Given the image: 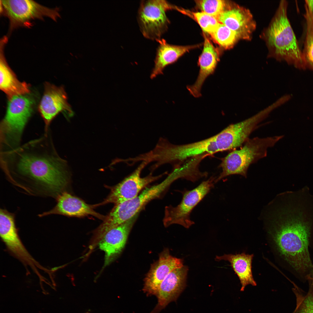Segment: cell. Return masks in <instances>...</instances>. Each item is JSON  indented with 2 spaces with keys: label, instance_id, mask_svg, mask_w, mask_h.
Instances as JSON below:
<instances>
[{
  "label": "cell",
  "instance_id": "1",
  "mask_svg": "<svg viewBox=\"0 0 313 313\" xmlns=\"http://www.w3.org/2000/svg\"><path fill=\"white\" fill-rule=\"evenodd\" d=\"M282 199L267 228L268 241L280 265L304 282L313 268V196L296 191Z\"/></svg>",
  "mask_w": 313,
  "mask_h": 313
},
{
  "label": "cell",
  "instance_id": "2",
  "mask_svg": "<svg viewBox=\"0 0 313 313\" xmlns=\"http://www.w3.org/2000/svg\"><path fill=\"white\" fill-rule=\"evenodd\" d=\"M50 131L14 149L0 152V165L12 182L29 183L41 193L56 198L67 186L70 174L67 161L56 150Z\"/></svg>",
  "mask_w": 313,
  "mask_h": 313
},
{
  "label": "cell",
  "instance_id": "3",
  "mask_svg": "<svg viewBox=\"0 0 313 313\" xmlns=\"http://www.w3.org/2000/svg\"><path fill=\"white\" fill-rule=\"evenodd\" d=\"M287 3H280L276 14L266 34L269 48L278 59L296 68L306 69L302 52L287 16Z\"/></svg>",
  "mask_w": 313,
  "mask_h": 313
},
{
  "label": "cell",
  "instance_id": "4",
  "mask_svg": "<svg viewBox=\"0 0 313 313\" xmlns=\"http://www.w3.org/2000/svg\"><path fill=\"white\" fill-rule=\"evenodd\" d=\"M8 99L6 112L0 124V152L12 150L20 145L22 133L35 103L30 93Z\"/></svg>",
  "mask_w": 313,
  "mask_h": 313
},
{
  "label": "cell",
  "instance_id": "5",
  "mask_svg": "<svg viewBox=\"0 0 313 313\" xmlns=\"http://www.w3.org/2000/svg\"><path fill=\"white\" fill-rule=\"evenodd\" d=\"M283 137L281 135L249 139L241 148L232 151L223 158L220 165L222 172L216 178V183L232 175L246 177L250 165L266 157L268 148L273 147Z\"/></svg>",
  "mask_w": 313,
  "mask_h": 313
},
{
  "label": "cell",
  "instance_id": "6",
  "mask_svg": "<svg viewBox=\"0 0 313 313\" xmlns=\"http://www.w3.org/2000/svg\"><path fill=\"white\" fill-rule=\"evenodd\" d=\"M179 179L172 172L161 182L145 188L136 197L116 204L101 225L104 230L117 227L137 215L149 202L160 197L174 181Z\"/></svg>",
  "mask_w": 313,
  "mask_h": 313
},
{
  "label": "cell",
  "instance_id": "7",
  "mask_svg": "<svg viewBox=\"0 0 313 313\" xmlns=\"http://www.w3.org/2000/svg\"><path fill=\"white\" fill-rule=\"evenodd\" d=\"M0 12L9 19L10 31L19 27H30L36 19L47 17L56 21L60 17L57 9L30 0H0Z\"/></svg>",
  "mask_w": 313,
  "mask_h": 313
},
{
  "label": "cell",
  "instance_id": "8",
  "mask_svg": "<svg viewBox=\"0 0 313 313\" xmlns=\"http://www.w3.org/2000/svg\"><path fill=\"white\" fill-rule=\"evenodd\" d=\"M175 7L165 0H142L137 20L140 30L146 38L157 41L167 31L169 21L167 12Z\"/></svg>",
  "mask_w": 313,
  "mask_h": 313
},
{
  "label": "cell",
  "instance_id": "9",
  "mask_svg": "<svg viewBox=\"0 0 313 313\" xmlns=\"http://www.w3.org/2000/svg\"><path fill=\"white\" fill-rule=\"evenodd\" d=\"M216 178L213 176L201 182L191 190H185L180 203L176 206L171 205L165 208L163 223L165 227L173 224L181 225L189 228L194 223L191 220L190 214L194 208L213 188Z\"/></svg>",
  "mask_w": 313,
  "mask_h": 313
},
{
  "label": "cell",
  "instance_id": "10",
  "mask_svg": "<svg viewBox=\"0 0 313 313\" xmlns=\"http://www.w3.org/2000/svg\"><path fill=\"white\" fill-rule=\"evenodd\" d=\"M232 149L228 132L225 128L218 134L201 141L185 144H173L171 149V155L173 161L179 164L190 158Z\"/></svg>",
  "mask_w": 313,
  "mask_h": 313
},
{
  "label": "cell",
  "instance_id": "11",
  "mask_svg": "<svg viewBox=\"0 0 313 313\" xmlns=\"http://www.w3.org/2000/svg\"><path fill=\"white\" fill-rule=\"evenodd\" d=\"M0 235L10 251L23 264L30 266L39 278L42 276L37 268L48 271V269L41 266L26 250L19 236L14 214L5 209H0Z\"/></svg>",
  "mask_w": 313,
  "mask_h": 313
},
{
  "label": "cell",
  "instance_id": "12",
  "mask_svg": "<svg viewBox=\"0 0 313 313\" xmlns=\"http://www.w3.org/2000/svg\"><path fill=\"white\" fill-rule=\"evenodd\" d=\"M149 163L143 161L131 174L121 182L112 188L106 199L98 205L110 203L115 204L130 199L137 196L139 193L148 184L167 174V172L157 176H153L151 172L148 176L142 177L141 174Z\"/></svg>",
  "mask_w": 313,
  "mask_h": 313
},
{
  "label": "cell",
  "instance_id": "13",
  "mask_svg": "<svg viewBox=\"0 0 313 313\" xmlns=\"http://www.w3.org/2000/svg\"><path fill=\"white\" fill-rule=\"evenodd\" d=\"M67 100L63 87H57L48 83L45 84L44 92L39 107L45 123V131L49 130L52 121L60 112H65L70 116L73 114Z\"/></svg>",
  "mask_w": 313,
  "mask_h": 313
},
{
  "label": "cell",
  "instance_id": "14",
  "mask_svg": "<svg viewBox=\"0 0 313 313\" xmlns=\"http://www.w3.org/2000/svg\"><path fill=\"white\" fill-rule=\"evenodd\" d=\"M137 216L108 230L97 242L105 254V267L113 261L122 251Z\"/></svg>",
  "mask_w": 313,
  "mask_h": 313
},
{
  "label": "cell",
  "instance_id": "15",
  "mask_svg": "<svg viewBox=\"0 0 313 313\" xmlns=\"http://www.w3.org/2000/svg\"><path fill=\"white\" fill-rule=\"evenodd\" d=\"M188 267L183 265L170 272L161 283L156 295L158 303L150 313H159L170 302L175 301L185 288Z\"/></svg>",
  "mask_w": 313,
  "mask_h": 313
},
{
  "label": "cell",
  "instance_id": "16",
  "mask_svg": "<svg viewBox=\"0 0 313 313\" xmlns=\"http://www.w3.org/2000/svg\"><path fill=\"white\" fill-rule=\"evenodd\" d=\"M183 265V260L172 256L168 250L164 251L158 260L152 265L145 278L143 292L148 296H156L160 285L166 276Z\"/></svg>",
  "mask_w": 313,
  "mask_h": 313
},
{
  "label": "cell",
  "instance_id": "17",
  "mask_svg": "<svg viewBox=\"0 0 313 313\" xmlns=\"http://www.w3.org/2000/svg\"><path fill=\"white\" fill-rule=\"evenodd\" d=\"M219 21L234 32L240 39H250L256 23L250 11L238 5L230 6L218 18Z\"/></svg>",
  "mask_w": 313,
  "mask_h": 313
},
{
  "label": "cell",
  "instance_id": "18",
  "mask_svg": "<svg viewBox=\"0 0 313 313\" xmlns=\"http://www.w3.org/2000/svg\"><path fill=\"white\" fill-rule=\"evenodd\" d=\"M56 198L55 206L51 210L39 214V217L56 214L77 217L92 215L102 220L105 217L94 210V205L88 204L66 192H61Z\"/></svg>",
  "mask_w": 313,
  "mask_h": 313
},
{
  "label": "cell",
  "instance_id": "19",
  "mask_svg": "<svg viewBox=\"0 0 313 313\" xmlns=\"http://www.w3.org/2000/svg\"><path fill=\"white\" fill-rule=\"evenodd\" d=\"M203 35V47L198 60L199 73L195 83L187 87L190 94L196 98L201 96V91L203 83L208 76L214 73L219 60L218 50L205 34Z\"/></svg>",
  "mask_w": 313,
  "mask_h": 313
},
{
  "label": "cell",
  "instance_id": "20",
  "mask_svg": "<svg viewBox=\"0 0 313 313\" xmlns=\"http://www.w3.org/2000/svg\"><path fill=\"white\" fill-rule=\"evenodd\" d=\"M157 42L159 44L154 60V67L150 76L151 79L163 74L166 66L175 62L185 53L198 46L197 45L183 46L173 45L168 43L163 39Z\"/></svg>",
  "mask_w": 313,
  "mask_h": 313
},
{
  "label": "cell",
  "instance_id": "21",
  "mask_svg": "<svg viewBox=\"0 0 313 313\" xmlns=\"http://www.w3.org/2000/svg\"><path fill=\"white\" fill-rule=\"evenodd\" d=\"M7 41H1L0 57V88L7 96L8 99L17 95L30 93L28 85L21 82L8 64L4 55L3 49Z\"/></svg>",
  "mask_w": 313,
  "mask_h": 313
},
{
  "label": "cell",
  "instance_id": "22",
  "mask_svg": "<svg viewBox=\"0 0 313 313\" xmlns=\"http://www.w3.org/2000/svg\"><path fill=\"white\" fill-rule=\"evenodd\" d=\"M253 254H247L244 252L233 254H225L216 256L215 260L219 261L225 260L229 261L238 276L241 285L240 291H243L245 287L251 285L256 286V283L254 279L252 271V262Z\"/></svg>",
  "mask_w": 313,
  "mask_h": 313
},
{
  "label": "cell",
  "instance_id": "23",
  "mask_svg": "<svg viewBox=\"0 0 313 313\" xmlns=\"http://www.w3.org/2000/svg\"><path fill=\"white\" fill-rule=\"evenodd\" d=\"M292 290L296 298V306L292 313H313V283L309 282L306 292L293 282Z\"/></svg>",
  "mask_w": 313,
  "mask_h": 313
},
{
  "label": "cell",
  "instance_id": "24",
  "mask_svg": "<svg viewBox=\"0 0 313 313\" xmlns=\"http://www.w3.org/2000/svg\"><path fill=\"white\" fill-rule=\"evenodd\" d=\"M305 9L304 17L306 22V30L302 53L306 69L313 71V17Z\"/></svg>",
  "mask_w": 313,
  "mask_h": 313
},
{
  "label": "cell",
  "instance_id": "25",
  "mask_svg": "<svg viewBox=\"0 0 313 313\" xmlns=\"http://www.w3.org/2000/svg\"><path fill=\"white\" fill-rule=\"evenodd\" d=\"M210 35L216 43L226 49L232 48L240 39L234 32L221 23Z\"/></svg>",
  "mask_w": 313,
  "mask_h": 313
},
{
  "label": "cell",
  "instance_id": "26",
  "mask_svg": "<svg viewBox=\"0 0 313 313\" xmlns=\"http://www.w3.org/2000/svg\"><path fill=\"white\" fill-rule=\"evenodd\" d=\"M195 2L202 12L217 19L229 6L225 1L221 0H199L196 1Z\"/></svg>",
  "mask_w": 313,
  "mask_h": 313
},
{
  "label": "cell",
  "instance_id": "27",
  "mask_svg": "<svg viewBox=\"0 0 313 313\" xmlns=\"http://www.w3.org/2000/svg\"><path fill=\"white\" fill-rule=\"evenodd\" d=\"M192 14L203 31L210 35L215 30L220 23L216 17L204 12H195Z\"/></svg>",
  "mask_w": 313,
  "mask_h": 313
},
{
  "label": "cell",
  "instance_id": "28",
  "mask_svg": "<svg viewBox=\"0 0 313 313\" xmlns=\"http://www.w3.org/2000/svg\"><path fill=\"white\" fill-rule=\"evenodd\" d=\"M305 8L313 17V0H305Z\"/></svg>",
  "mask_w": 313,
  "mask_h": 313
},
{
  "label": "cell",
  "instance_id": "29",
  "mask_svg": "<svg viewBox=\"0 0 313 313\" xmlns=\"http://www.w3.org/2000/svg\"><path fill=\"white\" fill-rule=\"evenodd\" d=\"M309 276H310V277H312V276H313V268L312 270V272H311V273H310V275Z\"/></svg>",
  "mask_w": 313,
  "mask_h": 313
},
{
  "label": "cell",
  "instance_id": "30",
  "mask_svg": "<svg viewBox=\"0 0 313 313\" xmlns=\"http://www.w3.org/2000/svg\"><path fill=\"white\" fill-rule=\"evenodd\" d=\"M85 313H89V312H86Z\"/></svg>",
  "mask_w": 313,
  "mask_h": 313
}]
</instances>
